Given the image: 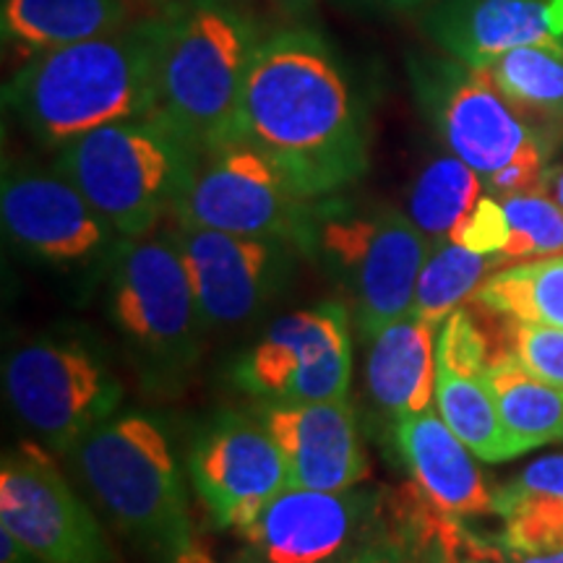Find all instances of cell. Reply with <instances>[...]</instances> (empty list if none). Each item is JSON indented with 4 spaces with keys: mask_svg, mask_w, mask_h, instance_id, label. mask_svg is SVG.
I'll use <instances>...</instances> for the list:
<instances>
[{
    "mask_svg": "<svg viewBox=\"0 0 563 563\" xmlns=\"http://www.w3.org/2000/svg\"><path fill=\"white\" fill-rule=\"evenodd\" d=\"M70 454L95 501L146 559L199 563L183 475L157 420L115 412Z\"/></svg>",
    "mask_w": 563,
    "mask_h": 563,
    "instance_id": "cell-3",
    "label": "cell"
},
{
    "mask_svg": "<svg viewBox=\"0 0 563 563\" xmlns=\"http://www.w3.org/2000/svg\"><path fill=\"white\" fill-rule=\"evenodd\" d=\"M514 488L534 490L551 496L563 504V454H551L543 460L527 464V467L511 481Z\"/></svg>",
    "mask_w": 563,
    "mask_h": 563,
    "instance_id": "cell-31",
    "label": "cell"
},
{
    "mask_svg": "<svg viewBox=\"0 0 563 563\" xmlns=\"http://www.w3.org/2000/svg\"><path fill=\"white\" fill-rule=\"evenodd\" d=\"M264 426L287 464L290 488L347 490L368 473L347 399L311 405H272Z\"/></svg>",
    "mask_w": 563,
    "mask_h": 563,
    "instance_id": "cell-18",
    "label": "cell"
},
{
    "mask_svg": "<svg viewBox=\"0 0 563 563\" xmlns=\"http://www.w3.org/2000/svg\"><path fill=\"white\" fill-rule=\"evenodd\" d=\"M439 329L435 323L405 313L368 340L365 386L371 402L391 422L433 410Z\"/></svg>",
    "mask_w": 563,
    "mask_h": 563,
    "instance_id": "cell-21",
    "label": "cell"
},
{
    "mask_svg": "<svg viewBox=\"0 0 563 563\" xmlns=\"http://www.w3.org/2000/svg\"><path fill=\"white\" fill-rule=\"evenodd\" d=\"M376 490L277 493L238 534L256 563H327L371 543L378 519Z\"/></svg>",
    "mask_w": 563,
    "mask_h": 563,
    "instance_id": "cell-13",
    "label": "cell"
},
{
    "mask_svg": "<svg viewBox=\"0 0 563 563\" xmlns=\"http://www.w3.org/2000/svg\"><path fill=\"white\" fill-rule=\"evenodd\" d=\"M498 201L509 224V238L501 251L509 262L563 253V209L559 201L545 196V191L519 194Z\"/></svg>",
    "mask_w": 563,
    "mask_h": 563,
    "instance_id": "cell-29",
    "label": "cell"
},
{
    "mask_svg": "<svg viewBox=\"0 0 563 563\" xmlns=\"http://www.w3.org/2000/svg\"><path fill=\"white\" fill-rule=\"evenodd\" d=\"M3 384L21 420L55 452L70 454L118 412L123 386L79 340H37L5 357Z\"/></svg>",
    "mask_w": 563,
    "mask_h": 563,
    "instance_id": "cell-9",
    "label": "cell"
},
{
    "mask_svg": "<svg viewBox=\"0 0 563 563\" xmlns=\"http://www.w3.org/2000/svg\"><path fill=\"white\" fill-rule=\"evenodd\" d=\"M196 493L220 530H241L290 485L287 464L264 422L222 418L188 454Z\"/></svg>",
    "mask_w": 563,
    "mask_h": 563,
    "instance_id": "cell-14",
    "label": "cell"
},
{
    "mask_svg": "<svg viewBox=\"0 0 563 563\" xmlns=\"http://www.w3.org/2000/svg\"><path fill=\"white\" fill-rule=\"evenodd\" d=\"M426 30L464 66L477 68L514 47L551 42V0H443Z\"/></svg>",
    "mask_w": 563,
    "mask_h": 563,
    "instance_id": "cell-20",
    "label": "cell"
},
{
    "mask_svg": "<svg viewBox=\"0 0 563 563\" xmlns=\"http://www.w3.org/2000/svg\"><path fill=\"white\" fill-rule=\"evenodd\" d=\"M475 300L509 321L563 329V253L504 266L483 282Z\"/></svg>",
    "mask_w": 563,
    "mask_h": 563,
    "instance_id": "cell-27",
    "label": "cell"
},
{
    "mask_svg": "<svg viewBox=\"0 0 563 563\" xmlns=\"http://www.w3.org/2000/svg\"><path fill=\"white\" fill-rule=\"evenodd\" d=\"M509 563H563V551L551 555H504Z\"/></svg>",
    "mask_w": 563,
    "mask_h": 563,
    "instance_id": "cell-34",
    "label": "cell"
},
{
    "mask_svg": "<svg viewBox=\"0 0 563 563\" xmlns=\"http://www.w3.org/2000/svg\"><path fill=\"white\" fill-rule=\"evenodd\" d=\"M446 559H449V551H446V548H441L439 555L431 553V555H428V561H418V563H449Z\"/></svg>",
    "mask_w": 563,
    "mask_h": 563,
    "instance_id": "cell-38",
    "label": "cell"
},
{
    "mask_svg": "<svg viewBox=\"0 0 563 563\" xmlns=\"http://www.w3.org/2000/svg\"><path fill=\"white\" fill-rule=\"evenodd\" d=\"M274 3H279L282 9L290 11V13H302V11L311 9L313 0H274Z\"/></svg>",
    "mask_w": 563,
    "mask_h": 563,
    "instance_id": "cell-37",
    "label": "cell"
},
{
    "mask_svg": "<svg viewBox=\"0 0 563 563\" xmlns=\"http://www.w3.org/2000/svg\"><path fill=\"white\" fill-rule=\"evenodd\" d=\"M496 514L504 519L498 559L563 551V504L555 498L509 483L496 493Z\"/></svg>",
    "mask_w": 563,
    "mask_h": 563,
    "instance_id": "cell-28",
    "label": "cell"
},
{
    "mask_svg": "<svg viewBox=\"0 0 563 563\" xmlns=\"http://www.w3.org/2000/svg\"><path fill=\"white\" fill-rule=\"evenodd\" d=\"M313 245L344 282L365 340L410 313L420 269L433 249L418 224L394 207L321 211Z\"/></svg>",
    "mask_w": 563,
    "mask_h": 563,
    "instance_id": "cell-7",
    "label": "cell"
},
{
    "mask_svg": "<svg viewBox=\"0 0 563 563\" xmlns=\"http://www.w3.org/2000/svg\"><path fill=\"white\" fill-rule=\"evenodd\" d=\"M162 30L154 112L199 154L238 144L243 87L262 37L220 0L170 9Z\"/></svg>",
    "mask_w": 563,
    "mask_h": 563,
    "instance_id": "cell-4",
    "label": "cell"
},
{
    "mask_svg": "<svg viewBox=\"0 0 563 563\" xmlns=\"http://www.w3.org/2000/svg\"><path fill=\"white\" fill-rule=\"evenodd\" d=\"M0 217L9 241L45 264L84 262L100 253L115 232L55 167H5Z\"/></svg>",
    "mask_w": 563,
    "mask_h": 563,
    "instance_id": "cell-15",
    "label": "cell"
},
{
    "mask_svg": "<svg viewBox=\"0 0 563 563\" xmlns=\"http://www.w3.org/2000/svg\"><path fill=\"white\" fill-rule=\"evenodd\" d=\"M506 352H511L540 382L563 389V329L548 323L511 321L506 329Z\"/></svg>",
    "mask_w": 563,
    "mask_h": 563,
    "instance_id": "cell-30",
    "label": "cell"
},
{
    "mask_svg": "<svg viewBox=\"0 0 563 563\" xmlns=\"http://www.w3.org/2000/svg\"><path fill=\"white\" fill-rule=\"evenodd\" d=\"M378 3H384V5H415V3H420V0H378Z\"/></svg>",
    "mask_w": 563,
    "mask_h": 563,
    "instance_id": "cell-39",
    "label": "cell"
},
{
    "mask_svg": "<svg viewBox=\"0 0 563 563\" xmlns=\"http://www.w3.org/2000/svg\"><path fill=\"white\" fill-rule=\"evenodd\" d=\"M548 191L553 194V199L561 203L563 209V167H559V170H551V175H548Z\"/></svg>",
    "mask_w": 563,
    "mask_h": 563,
    "instance_id": "cell-36",
    "label": "cell"
},
{
    "mask_svg": "<svg viewBox=\"0 0 563 563\" xmlns=\"http://www.w3.org/2000/svg\"><path fill=\"white\" fill-rule=\"evenodd\" d=\"M238 144L262 152L302 199L340 194L368 170V133L340 63L308 30L258 45L243 87Z\"/></svg>",
    "mask_w": 563,
    "mask_h": 563,
    "instance_id": "cell-1",
    "label": "cell"
},
{
    "mask_svg": "<svg viewBox=\"0 0 563 563\" xmlns=\"http://www.w3.org/2000/svg\"><path fill=\"white\" fill-rule=\"evenodd\" d=\"M235 382L272 405L347 399L352 382L350 316L342 302L285 313L245 352Z\"/></svg>",
    "mask_w": 563,
    "mask_h": 563,
    "instance_id": "cell-10",
    "label": "cell"
},
{
    "mask_svg": "<svg viewBox=\"0 0 563 563\" xmlns=\"http://www.w3.org/2000/svg\"><path fill=\"white\" fill-rule=\"evenodd\" d=\"M464 563H496V561H485V559H470V561H464Z\"/></svg>",
    "mask_w": 563,
    "mask_h": 563,
    "instance_id": "cell-40",
    "label": "cell"
},
{
    "mask_svg": "<svg viewBox=\"0 0 563 563\" xmlns=\"http://www.w3.org/2000/svg\"><path fill=\"white\" fill-rule=\"evenodd\" d=\"M129 26L125 0H3L0 32L26 55L58 51Z\"/></svg>",
    "mask_w": 563,
    "mask_h": 563,
    "instance_id": "cell-23",
    "label": "cell"
},
{
    "mask_svg": "<svg viewBox=\"0 0 563 563\" xmlns=\"http://www.w3.org/2000/svg\"><path fill=\"white\" fill-rule=\"evenodd\" d=\"M394 441L405 456L420 493L441 517L467 519L496 514V493L488 490L473 449L435 410L394 422Z\"/></svg>",
    "mask_w": 563,
    "mask_h": 563,
    "instance_id": "cell-19",
    "label": "cell"
},
{
    "mask_svg": "<svg viewBox=\"0 0 563 563\" xmlns=\"http://www.w3.org/2000/svg\"><path fill=\"white\" fill-rule=\"evenodd\" d=\"M0 525L37 563H112L95 514L34 443H21L3 456Z\"/></svg>",
    "mask_w": 563,
    "mask_h": 563,
    "instance_id": "cell-12",
    "label": "cell"
},
{
    "mask_svg": "<svg viewBox=\"0 0 563 563\" xmlns=\"http://www.w3.org/2000/svg\"><path fill=\"white\" fill-rule=\"evenodd\" d=\"M34 555L9 530H0V563H32Z\"/></svg>",
    "mask_w": 563,
    "mask_h": 563,
    "instance_id": "cell-33",
    "label": "cell"
},
{
    "mask_svg": "<svg viewBox=\"0 0 563 563\" xmlns=\"http://www.w3.org/2000/svg\"><path fill=\"white\" fill-rule=\"evenodd\" d=\"M165 16L34 55L5 84V104L42 144L63 146L157 104Z\"/></svg>",
    "mask_w": 563,
    "mask_h": 563,
    "instance_id": "cell-2",
    "label": "cell"
},
{
    "mask_svg": "<svg viewBox=\"0 0 563 563\" xmlns=\"http://www.w3.org/2000/svg\"><path fill=\"white\" fill-rule=\"evenodd\" d=\"M551 26L553 37L563 45V0H551Z\"/></svg>",
    "mask_w": 563,
    "mask_h": 563,
    "instance_id": "cell-35",
    "label": "cell"
},
{
    "mask_svg": "<svg viewBox=\"0 0 563 563\" xmlns=\"http://www.w3.org/2000/svg\"><path fill=\"white\" fill-rule=\"evenodd\" d=\"M548 152L563 146V45L559 40L514 47L475 68Z\"/></svg>",
    "mask_w": 563,
    "mask_h": 563,
    "instance_id": "cell-22",
    "label": "cell"
},
{
    "mask_svg": "<svg viewBox=\"0 0 563 563\" xmlns=\"http://www.w3.org/2000/svg\"><path fill=\"white\" fill-rule=\"evenodd\" d=\"M435 407L452 431L473 449L477 460L498 464L517 456L488 382L490 342L467 311H454L441 323Z\"/></svg>",
    "mask_w": 563,
    "mask_h": 563,
    "instance_id": "cell-17",
    "label": "cell"
},
{
    "mask_svg": "<svg viewBox=\"0 0 563 563\" xmlns=\"http://www.w3.org/2000/svg\"><path fill=\"white\" fill-rule=\"evenodd\" d=\"M207 327L249 321L279 287L287 243L183 224L170 230Z\"/></svg>",
    "mask_w": 563,
    "mask_h": 563,
    "instance_id": "cell-16",
    "label": "cell"
},
{
    "mask_svg": "<svg viewBox=\"0 0 563 563\" xmlns=\"http://www.w3.org/2000/svg\"><path fill=\"white\" fill-rule=\"evenodd\" d=\"M483 178L454 154L428 162L407 194V217L431 245L460 243L485 199Z\"/></svg>",
    "mask_w": 563,
    "mask_h": 563,
    "instance_id": "cell-25",
    "label": "cell"
},
{
    "mask_svg": "<svg viewBox=\"0 0 563 563\" xmlns=\"http://www.w3.org/2000/svg\"><path fill=\"white\" fill-rule=\"evenodd\" d=\"M110 319L146 363L180 373L199 357L203 323L173 232L118 238L108 274Z\"/></svg>",
    "mask_w": 563,
    "mask_h": 563,
    "instance_id": "cell-6",
    "label": "cell"
},
{
    "mask_svg": "<svg viewBox=\"0 0 563 563\" xmlns=\"http://www.w3.org/2000/svg\"><path fill=\"white\" fill-rule=\"evenodd\" d=\"M488 382L514 452L525 454L545 443L563 441V389L534 378L511 352H493Z\"/></svg>",
    "mask_w": 563,
    "mask_h": 563,
    "instance_id": "cell-24",
    "label": "cell"
},
{
    "mask_svg": "<svg viewBox=\"0 0 563 563\" xmlns=\"http://www.w3.org/2000/svg\"><path fill=\"white\" fill-rule=\"evenodd\" d=\"M173 214L196 228L311 249L321 211L262 152L230 144L201 154Z\"/></svg>",
    "mask_w": 563,
    "mask_h": 563,
    "instance_id": "cell-8",
    "label": "cell"
},
{
    "mask_svg": "<svg viewBox=\"0 0 563 563\" xmlns=\"http://www.w3.org/2000/svg\"><path fill=\"white\" fill-rule=\"evenodd\" d=\"M509 264L504 253H477L460 243L433 245L420 269L410 313L441 327L464 300L477 295L490 274Z\"/></svg>",
    "mask_w": 563,
    "mask_h": 563,
    "instance_id": "cell-26",
    "label": "cell"
},
{
    "mask_svg": "<svg viewBox=\"0 0 563 563\" xmlns=\"http://www.w3.org/2000/svg\"><path fill=\"white\" fill-rule=\"evenodd\" d=\"M412 81L443 144L483 183L522 162L551 159L543 141L475 68L460 60H422L412 66Z\"/></svg>",
    "mask_w": 563,
    "mask_h": 563,
    "instance_id": "cell-11",
    "label": "cell"
},
{
    "mask_svg": "<svg viewBox=\"0 0 563 563\" xmlns=\"http://www.w3.org/2000/svg\"><path fill=\"white\" fill-rule=\"evenodd\" d=\"M327 563H418V559H415V551L405 540L376 538L363 548H355V551Z\"/></svg>",
    "mask_w": 563,
    "mask_h": 563,
    "instance_id": "cell-32",
    "label": "cell"
},
{
    "mask_svg": "<svg viewBox=\"0 0 563 563\" xmlns=\"http://www.w3.org/2000/svg\"><path fill=\"white\" fill-rule=\"evenodd\" d=\"M199 157L165 118L150 112L58 146L55 170L87 196L115 235L133 238L173 214Z\"/></svg>",
    "mask_w": 563,
    "mask_h": 563,
    "instance_id": "cell-5",
    "label": "cell"
}]
</instances>
